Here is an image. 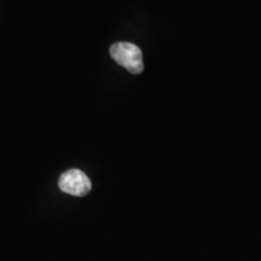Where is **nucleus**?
I'll return each instance as SVG.
<instances>
[{
    "mask_svg": "<svg viewBox=\"0 0 261 261\" xmlns=\"http://www.w3.org/2000/svg\"><path fill=\"white\" fill-rule=\"evenodd\" d=\"M110 56L130 74H142L144 70L142 50L130 42H115L110 47Z\"/></svg>",
    "mask_w": 261,
    "mask_h": 261,
    "instance_id": "obj_1",
    "label": "nucleus"
},
{
    "mask_svg": "<svg viewBox=\"0 0 261 261\" xmlns=\"http://www.w3.org/2000/svg\"><path fill=\"white\" fill-rule=\"evenodd\" d=\"M58 185L62 191L73 196H85L92 189L90 178L79 169H69L64 172L60 177Z\"/></svg>",
    "mask_w": 261,
    "mask_h": 261,
    "instance_id": "obj_2",
    "label": "nucleus"
}]
</instances>
